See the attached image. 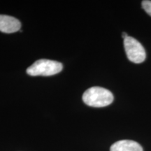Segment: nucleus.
<instances>
[{
  "mask_svg": "<svg viewBox=\"0 0 151 151\" xmlns=\"http://www.w3.org/2000/svg\"><path fill=\"white\" fill-rule=\"evenodd\" d=\"M110 151H143L139 143L132 140H121L114 143Z\"/></svg>",
  "mask_w": 151,
  "mask_h": 151,
  "instance_id": "5",
  "label": "nucleus"
},
{
  "mask_svg": "<svg viewBox=\"0 0 151 151\" xmlns=\"http://www.w3.org/2000/svg\"><path fill=\"white\" fill-rule=\"evenodd\" d=\"M124 47L127 58L135 64H140L146 60L145 49L137 39L128 37L124 40Z\"/></svg>",
  "mask_w": 151,
  "mask_h": 151,
  "instance_id": "3",
  "label": "nucleus"
},
{
  "mask_svg": "<svg viewBox=\"0 0 151 151\" xmlns=\"http://www.w3.org/2000/svg\"><path fill=\"white\" fill-rule=\"evenodd\" d=\"M21 27L18 19L12 16L0 15V32L4 33H14Z\"/></svg>",
  "mask_w": 151,
  "mask_h": 151,
  "instance_id": "4",
  "label": "nucleus"
},
{
  "mask_svg": "<svg viewBox=\"0 0 151 151\" xmlns=\"http://www.w3.org/2000/svg\"><path fill=\"white\" fill-rule=\"evenodd\" d=\"M62 69V64L59 62L47 59H41L36 61L27 68V73L32 76H48L60 73Z\"/></svg>",
  "mask_w": 151,
  "mask_h": 151,
  "instance_id": "2",
  "label": "nucleus"
},
{
  "mask_svg": "<svg viewBox=\"0 0 151 151\" xmlns=\"http://www.w3.org/2000/svg\"><path fill=\"white\" fill-rule=\"evenodd\" d=\"M83 100L88 106L96 108L110 105L113 101L112 92L101 87H92L84 92Z\"/></svg>",
  "mask_w": 151,
  "mask_h": 151,
  "instance_id": "1",
  "label": "nucleus"
},
{
  "mask_svg": "<svg viewBox=\"0 0 151 151\" xmlns=\"http://www.w3.org/2000/svg\"><path fill=\"white\" fill-rule=\"evenodd\" d=\"M142 7L147 14L151 16V1H150V0H144V1H143Z\"/></svg>",
  "mask_w": 151,
  "mask_h": 151,
  "instance_id": "6",
  "label": "nucleus"
},
{
  "mask_svg": "<svg viewBox=\"0 0 151 151\" xmlns=\"http://www.w3.org/2000/svg\"><path fill=\"white\" fill-rule=\"evenodd\" d=\"M129 37V36L127 35V34L126 33V32H122V37L123 38V39L124 40V39H127V38Z\"/></svg>",
  "mask_w": 151,
  "mask_h": 151,
  "instance_id": "7",
  "label": "nucleus"
}]
</instances>
